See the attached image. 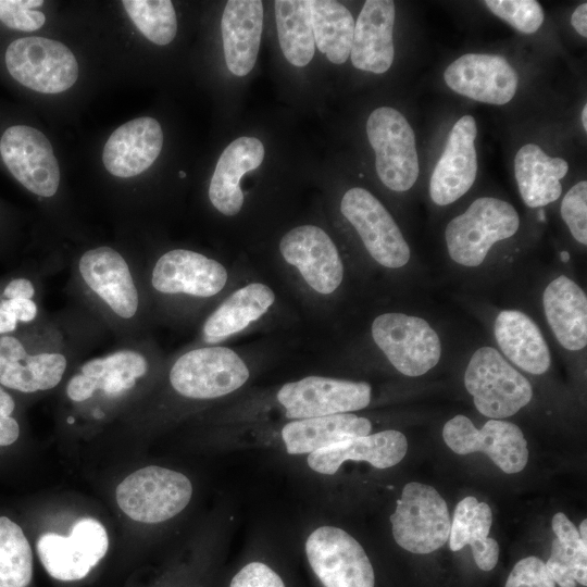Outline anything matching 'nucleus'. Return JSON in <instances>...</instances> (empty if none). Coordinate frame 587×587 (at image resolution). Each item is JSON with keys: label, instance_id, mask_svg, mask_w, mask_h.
I'll use <instances>...</instances> for the list:
<instances>
[{"label": "nucleus", "instance_id": "obj_8", "mask_svg": "<svg viewBox=\"0 0 587 587\" xmlns=\"http://www.w3.org/2000/svg\"><path fill=\"white\" fill-rule=\"evenodd\" d=\"M0 130V163L29 192L47 198L59 188L60 167L53 148L34 126L12 122Z\"/></svg>", "mask_w": 587, "mask_h": 587}, {"label": "nucleus", "instance_id": "obj_24", "mask_svg": "<svg viewBox=\"0 0 587 587\" xmlns=\"http://www.w3.org/2000/svg\"><path fill=\"white\" fill-rule=\"evenodd\" d=\"M408 451V440L398 430L388 429L354 437L308 454V465L316 473L335 474L346 461L367 462L376 469L398 464Z\"/></svg>", "mask_w": 587, "mask_h": 587}, {"label": "nucleus", "instance_id": "obj_28", "mask_svg": "<svg viewBox=\"0 0 587 587\" xmlns=\"http://www.w3.org/2000/svg\"><path fill=\"white\" fill-rule=\"evenodd\" d=\"M494 334L502 353L523 371L540 375L551 363L550 351L537 324L519 310L501 311Z\"/></svg>", "mask_w": 587, "mask_h": 587}, {"label": "nucleus", "instance_id": "obj_36", "mask_svg": "<svg viewBox=\"0 0 587 587\" xmlns=\"http://www.w3.org/2000/svg\"><path fill=\"white\" fill-rule=\"evenodd\" d=\"M33 576V553L22 528L0 516V587H26Z\"/></svg>", "mask_w": 587, "mask_h": 587}, {"label": "nucleus", "instance_id": "obj_11", "mask_svg": "<svg viewBox=\"0 0 587 587\" xmlns=\"http://www.w3.org/2000/svg\"><path fill=\"white\" fill-rule=\"evenodd\" d=\"M108 548L109 537L104 526L91 517L78 520L68 536L47 533L36 544L47 573L63 582L86 577L103 559Z\"/></svg>", "mask_w": 587, "mask_h": 587}, {"label": "nucleus", "instance_id": "obj_33", "mask_svg": "<svg viewBox=\"0 0 587 587\" xmlns=\"http://www.w3.org/2000/svg\"><path fill=\"white\" fill-rule=\"evenodd\" d=\"M316 48L334 64L350 57L354 20L341 3L332 0H308Z\"/></svg>", "mask_w": 587, "mask_h": 587}, {"label": "nucleus", "instance_id": "obj_32", "mask_svg": "<svg viewBox=\"0 0 587 587\" xmlns=\"http://www.w3.org/2000/svg\"><path fill=\"white\" fill-rule=\"evenodd\" d=\"M274 301L273 290L261 283L236 290L207 319L203 340L216 344L237 334L266 313Z\"/></svg>", "mask_w": 587, "mask_h": 587}, {"label": "nucleus", "instance_id": "obj_38", "mask_svg": "<svg viewBox=\"0 0 587 587\" xmlns=\"http://www.w3.org/2000/svg\"><path fill=\"white\" fill-rule=\"evenodd\" d=\"M35 286L29 278L13 277L0 289V336L12 335L38 315Z\"/></svg>", "mask_w": 587, "mask_h": 587}, {"label": "nucleus", "instance_id": "obj_35", "mask_svg": "<svg viewBox=\"0 0 587 587\" xmlns=\"http://www.w3.org/2000/svg\"><path fill=\"white\" fill-rule=\"evenodd\" d=\"M274 5L284 57L295 66L308 65L315 51L308 0H277Z\"/></svg>", "mask_w": 587, "mask_h": 587}, {"label": "nucleus", "instance_id": "obj_18", "mask_svg": "<svg viewBox=\"0 0 587 587\" xmlns=\"http://www.w3.org/2000/svg\"><path fill=\"white\" fill-rule=\"evenodd\" d=\"M148 371L146 357L135 349H121L86 361L67 385L66 395L73 402H85L100 392L118 398L133 389Z\"/></svg>", "mask_w": 587, "mask_h": 587}, {"label": "nucleus", "instance_id": "obj_2", "mask_svg": "<svg viewBox=\"0 0 587 587\" xmlns=\"http://www.w3.org/2000/svg\"><path fill=\"white\" fill-rule=\"evenodd\" d=\"M520 216L509 202L495 197L474 200L445 230L448 253L465 267L479 266L492 246L515 235Z\"/></svg>", "mask_w": 587, "mask_h": 587}, {"label": "nucleus", "instance_id": "obj_5", "mask_svg": "<svg viewBox=\"0 0 587 587\" xmlns=\"http://www.w3.org/2000/svg\"><path fill=\"white\" fill-rule=\"evenodd\" d=\"M390 522L396 542L412 553L434 552L449 539L451 520L447 503L429 485L407 484Z\"/></svg>", "mask_w": 587, "mask_h": 587}, {"label": "nucleus", "instance_id": "obj_14", "mask_svg": "<svg viewBox=\"0 0 587 587\" xmlns=\"http://www.w3.org/2000/svg\"><path fill=\"white\" fill-rule=\"evenodd\" d=\"M371 397L367 383L322 376L286 383L277 392L286 416L292 420L358 411L370 404Z\"/></svg>", "mask_w": 587, "mask_h": 587}, {"label": "nucleus", "instance_id": "obj_46", "mask_svg": "<svg viewBox=\"0 0 587 587\" xmlns=\"http://www.w3.org/2000/svg\"><path fill=\"white\" fill-rule=\"evenodd\" d=\"M582 123L584 129L587 130V105L585 104L582 111Z\"/></svg>", "mask_w": 587, "mask_h": 587}, {"label": "nucleus", "instance_id": "obj_29", "mask_svg": "<svg viewBox=\"0 0 587 587\" xmlns=\"http://www.w3.org/2000/svg\"><path fill=\"white\" fill-rule=\"evenodd\" d=\"M371 430L366 417L341 413L294 420L283 427L282 438L289 454H310Z\"/></svg>", "mask_w": 587, "mask_h": 587}, {"label": "nucleus", "instance_id": "obj_3", "mask_svg": "<svg viewBox=\"0 0 587 587\" xmlns=\"http://www.w3.org/2000/svg\"><path fill=\"white\" fill-rule=\"evenodd\" d=\"M464 385L477 411L490 419L512 416L533 398L528 379L492 347H480L471 357Z\"/></svg>", "mask_w": 587, "mask_h": 587}, {"label": "nucleus", "instance_id": "obj_13", "mask_svg": "<svg viewBox=\"0 0 587 587\" xmlns=\"http://www.w3.org/2000/svg\"><path fill=\"white\" fill-rule=\"evenodd\" d=\"M446 445L458 454L484 452L504 473L521 472L528 461L521 428L508 421L489 420L477 429L465 415H455L442 428Z\"/></svg>", "mask_w": 587, "mask_h": 587}, {"label": "nucleus", "instance_id": "obj_40", "mask_svg": "<svg viewBox=\"0 0 587 587\" xmlns=\"http://www.w3.org/2000/svg\"><path fill=\"white\" fill-rule=\"evenodd\" d=\"M561 216L572 236L579 243L587 245V182L580 180L563 197Z\"/></svg>", "mask_w": 587, "mask_h": 587}, {"label": "nucleus", "instance_id": "obj_4", "mask_svg": "<svg viewBox=\"0 0 587 587\" xmlns=\"http://www.w3.org/2000/svg\"><path fill=\"white\" fill-rule=\"evenodd\" d=\"M192 496L189 478L161 466H146L125 477L116 487L120 509L140 523H161L182 512Z\"/></svg>", "mask_w": 587, "mask_h": 587}, {"label": "nucleus", "instance_id": "obj_12", "mask_svg": "<svg viewBox=\"0 0 587 587\" xmlns=\"http://www.w3.org/2000/svg\"><path fill=\"white\" fill-rule=\"evenodd\" d=\"M340 211L378 264L399 268L409 262L410 247L400 228L383 203L370 191L361 187L349 189L341 199Z\"/></svg>", "mask_w": 587, "mask_h": 587}, {"label": "nucleus", "instance_id": "obj_7", "mask_svg": "<svg viewBox=\"0 0 587 587\" xmlns=\"http://www.w3.org/2000/svg\"><path fill=\"white\" fill-rule=\"evenodd\" d=\"M366 135L382 183L394 191L409 190L420 166L415 135L407 118L394 108H377L367 118Z\"/></svg>", "mask_w": 587, "mask_h": 587}, {"label": "nucleus", "instance_id": "obj_9", "mask_svg": "<svg viewBox=\"0 0 587 587\" xmlns=\"http://www.w3.org/2000/svg\"><path fill=\"white\" fill-rule=\"evenodd\" d=\"M249 378L241 358L226 347H202L180 355L170 371V383L179 395L214 399L240 388Z\"/></svg>", "mask_w": 587, "mask_h": 587}, {"label": "nucleus", "instance_id": "obj_27", "mask_svg": "<svg viewBox=\"0 0 587 587\" xmlns=\"http://www.w3.org/2000/svg\"><path fill=\"white\" fill-rule=\"evenodd\" d=\"M546 320L559 344L570 351L587 345V297L565 275L553 278L542 294Z\"/></svg>", "mask_w": 587, "mask_h": 587}, {"label": "nucleus", "instance_id": "obj_37", "mask_svg": "<svg viewBox=\"0 0 587 587\" xmlns=\"http://www.w3.org/2000/svg\"><path fill=\"white\" fill-rule=\"evenodd\" d=\"M122 4L138 30L158 46L168 45L177 33V18L170 0H124Z\"/></svg>", "mask_w": 587, "mask_h": 587}, {"label": "nucleus", "instance_id": "obj_15", "mask_svg": "<svg viewBox=\"0 0 587 587\" xmlns=\"http://www.w3.org/2000/svg\"><path fill=\"white\" fill-rule=\"evenodd\" d=\"M279 251L315 291L328 295L341 284L342 261L334 241L322 228L302 225L289 230L280 240Z\"/></svg>", "mask_w": 587, "mask_h": 587}, {"label": "nucleus", "instance_id": "obj_22", "mask_svg": "<svg viewBox=\"0 0 587 587\" xmlns=\"http://www.w3.org/2000/svg\"><path fill=\"white\" fill-rule=\"evenodd\" d=\"M162 146L163 132L155 118H134L111 134L103 148L102 162L111 175L129 178L149 168Z\"/></svg>", "mask_w": 587, "mask_h": 587}, {"label": "nucleus", "instance_id": "obj_17", "mask_svg": "<svg viewBox=\"0 0 587 587\" xmlns=\"http://www.w3.org/2000/svg\"><path fill=\"white\" fill-rule=\"evenodd\" d=\"M476 136V121L471 115L460 117L450 130L429 180V196L436 204L448 205L457 201L474 184L477 174Z\"/></svg>", "mask_w": 587, "mask_h": 587}, {"label": "nucleus", "instance_id": "obj_45", "mask_svg": "<svg viewBox=\"0 0 587 587\" xmlns=\"http://www.w3.org/2000/svg\"><path fill=\"white\" fill-rule=\"evenodd\" d=\"M579 536L582 540L587 542V520H583L578 528Z\"/></svg>", "mask_w": 587, "mask_h": 587}, {"label": "nucleus", "instance_id": "obj_39", "mask_svg": "<svg viewBox=\"0 0 587 587\" xmlns=\"http://www.w3.org/2000/svg\"><path fill=\"white\" fill-rule=\"evenodd\" d=\"M486 7L498 17L523 34H534L542 25L545 14L535 0H487Z\"/></svg>", "mask_w": 587, "mask_h": 587}, {"label": "nucleus", "instance_id": "obj_26", "mask_svg": "<svg viewBox=\"0 0 587 587\" xmlns=\"http://www.w3.org/2000/svg\"><path fill=\"white\" fill-rule=\"evenodd\" d=\"M264 146L255 137L242 136L222 152L212 175L209 198L224 215H236L242 208L241 177L259 167L264 159Z\"/></svg>", "mask_w": 587, "mask_h": 587}, {"label": "nucleus", "instance_id": "obj_43", "mask_svg": "<svg viewBox=\"0 0 587 587\" xmlns=\"http://www.w3.org/2000/svg\"><path fill=\"white\" fill-rule=\"evenodd\" d=\"M14 411L13 397L0 385V447L14 444L20 436V425L13 416Z\"/></svg>", "mask_w": 587, "mask_h": 587}, {"label": "nucleus", "instance_id": "obj_30", "mask_svg": "<svg viewBox=\"0 0 587 587\" xmlns=\"http://www.w3.org/2000/svg\"><path fill=\"white\" fill-rule=\"evenodd\" d=\"M569 171L564 159L551 158L535 143L520 148L514 158V174L520 195L529 208L547 205L562 193L560 179Z\"/></svg>", "mask_w": 587, "mask_h": 587}, {"label": "nucleus", "instance_id": "obj_47", "mask_svg": "<svg viewBox=\"0 0 587 587\" xmlns=\"http://www.w3.org/2000/svg\"><path fill=\"white\" fill-rule=\"evenodd\" d=\"M179 176H180V177H185L186 174H185L184 172H179Z\"/></svg>", "mask_w": 587, "mask_h": 587}, {"label": "nucleus", "instance_id": "obj_6", "mask_svg": "<svg viewBox=\"0 0 587 587\" xmlns=\"http://www.w3.org/2000/svg\"><path fill=\"white\" fill-rule=\"evenodd\" d=\"M371 329L377 347L392 366L405 376L424 375L440 360V338L420 316L383 313L374 319Z\"/></svg>", "mask_w": 587, "mask_h": 587}, {"label": "nucleus", "instance_id": "obj_19", "mask_svg": "<svg viewBox=\"0 0 587 587\" xmlns=\"http://www.w3.org/2000/svg\"><path fill=\"white\" fill-rule=\"evenodd\" d=\"M67 366L61 352L34 351L17 335L0 336V385L33 394L54 388Z\"/></svg>", "mask_w": 587, "mask_h": 587}, {"label": "nucleus", "instance_id": "obj_44", "mask_svg": "<svg viewBox=\"0 0 587 587\" xmlns=\"http://www.w3.org/2000/svg\"><path fill=\"white\" fill-rule=\"evenodd\" d=\"M571 23L575 30L583 37H587V3L579 4L572 13Z\"/></svg>", "mask_w": 587, "mask_h": 587}, {"label": "nucleus", "instance_id": "obj_23", "mask_svg": "<svg viewBox=\"0 0 587 587\" xmlns=\"http://www.w3.org/2000/svg\"><path fill=\"white\" fill-rule=\"evenodd\" d=\"M395 3L367 0L354 23L350 58L358 70L383 74L394 62Z\"/></svg>", "mask_w": 587, "mask_h": 587}, {"label": "nucleus", "instance_id": "obj_34", "mask_svg": "<svg viewBox=\"0 0 587 587\" xmlns=\"http://www.w3.org/2000/svg\"><path fill=\"white\" fill-rule=\"evenodd\" d=\"M555 537L546 567L560 587H576L577 583L587 585V542L582 540L578 529L562 513L552 517Z\"/></svg>", "mask_w": 587, "mask_h": 587}, {"label": "nucleus", "instance_id": "obj_16", "mask_svg": "<svg viewBox=\"0 0 587 587\" xmlns=\"http://www.w3.org/2000/svg\"><path fill=\"white\" fill-rule=\"evenodd\" d=\"M444 78L454 92L489 104L502 105L515 95L517 74L501 55L467 53L453 61Z\"/></svg>", "mask_w": 587, "mask_h": 587}, {"label": "nucleus", "instance_id": "obj_20", "mask_svg": "<svg viewBox=\"0 0 587 587\" xmlns=\"http://www.w3.org/2000/svg\"><path fill=\"white\" fill-rule=\"evenodd\" d=\"M78 271L86 286L118 317L132 319L139 296L130 268L115 249L101 246L83 253Z\"/></svg>", "mask_w": 587, "mask_h": 587}, {"label": "nucleus", "instance_id": "obj_25", "mask_svg": "<svg viewBox=\"0 0 587 587\" xmlns=\"http://www.w3.org/2000/svg\"><path fill=\"white\" fill-rule=\"evenodd\" d=\"M263 27L260 0H229L221 21L226 65L236 76L249 74L258 58Z\"/></svg>", "mask_w": 587, "mask_h": 587}, {"label": "nucleus", "instance_id": "obj_41", "mask_svg": "<svg viewBox=\"0 0 587 587\" xmlns=\"http://www.w3.org/2000/svg\"><path fill=\"white\" fill-rule=\"evenodd\" d=\"M504 587H555V583L542 560L527 557L513 566Z\"/></svg>", "mask_w": 587, "mask_h": 587}, {"label": "nucleus", "instance_id": "obj_31", "mask_svg": "<svg viewBox=\"0 0 587 587\" xmlns=\"http://www.w3.org/2000/svg\"><path fill=\"white\" fill-rule=\"evenodd\" d=\"M491 523L490 507L469 496L457 504L449 535L451 551L470 545L476 565L486 572L497 565L499 558L498 542L488 537Z\"/></svg>", "mask_w": 587, "mask_h": 587}, {"label": "nucleus", "instance_id": "obj_42", "mask_svg": "<svg viewBox=\"0 0 587 587\" xmlns=\"http://www.w3.org/2000/svg\"><path fill=\"white\" fill-rule=\"evenodd\" d=\"M229 587H286L280 576L262 562L245 565L232 579Z\"/></svg>", "mask_w": 587, "mask_h": 587}, {"label": "nucleus", "instance_id": "obj_1", "mask_svg": "<svg viewBox=\"0 0 587 587\" xmlns=\"http://www.w3.org/2000/svg\"><path fill=\"white\" fill-rule=\"evenodd\" d=\"M4 73L21 87L39 93H59L77 80L79 67L62 42L40 37L12 38L2 46Z\"/></svg>", "mask_w": 587, "mask_h": 587}, {"label": "nucleus", "instance_id": "obj_21", "mask_svg": "<svg viewBox=\"0 0 587 587\" xmlns=\"http://www.w3.org/2000/svg\"><path fill=\"white\" fill-rule=\"evenodd\" d=\"M226 282L227 271L220 262L187 249L162 254L151 274V285L159 292L201 298L216 295Z\"/></svg>", "mask_w": 587, "mask_h": 587}, {"label": "nucleus", "instance_id": "obj_10", "mask_svg": "<svg viewBox=\"0 0 587 587\" xmlns=\"http://www.w3.org/2000/svg\"><path fill=\"white\" fill-rule=\"evenodd\" d=\"M311 569L324 587H374L375 576L363 547L335 526L314 529L305 541Z\"/></svg>", "mask_w": 587, "mask_h": 587}]
</instances>
